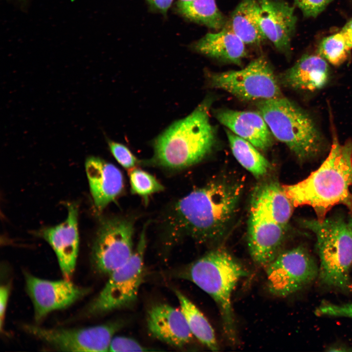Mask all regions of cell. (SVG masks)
<instances>
[{"mask_svg": "<svg viewBox=\"0 0 352 352\" xmlns=\"http://www.w3.org/2000/svg\"><path fill=\"white\" fill-rule=\"evenodd\" d=\"M85 168L95 207L101 211L122 193L123 176L115 165L94 156L87 158Z\"/></svg>", "mask_w": 352, "mask_h": 352, "instance_id": "e0dca14e", "label": "cell"}, {"mask_svg": "<svg viewBox=\"0 0 352 352\" xmlns=\"http://www.w3.org/2000/svg\"><path fill=\"white\" fill-rule=\"evenodd\" d=\"M226 27L245 44L258 45L266 39L260 24L258 0H242L231 13Z\"/></svg>", "mask_w": 352, "mask_h": 352, "instance_id": "7402d4cb", "label": "cell"}, {"mask_svg": "<svg viewBox=\"0 0 352 352\" xmlns=\"http://www.w3.org/2000/svg\"><path fill=\"white\" fill-rule=\"evenodd\" d=\"M285 229L260 211L250 208L247 244L256 265L265 269L281 252Z\"/></svg>", "mask_w": 352, "mask_h": 352, "instance_id": "4fadbf2b", "label": "cell"}, {"mask_svg": "<svg viewBox=\"0 0 352 352\" xmlns=\"http://www.w3.org/2000/svg\"><path fill=\"white\" fill-rule=\"evenodd\" d=\"M350 50L339 31L324 38L321 41L317 54L331 65L338 66L347 60Z\"/></svg>", "mask_w": 352, "mask_h": 352, "instance_id": "484cf974", "label": "cell"}, {"mask_svg": "<svg viewBox=\"0 0 352 352\" xmlns=\"http://www.w3.org/2000/svg\"><path fill=\"white\" fill-rule=\"evenodd\" d=\"M78 209L77 204H68L67 216L65 221L54 226L45 228L39 232L40 236L55 252L62 274L66 279L73 274L78 256Z\"/></svg>", "mask_w": 352, "mask_h": 352, "instance_id": "5bb4252c", "label": "cell"}, {"mask_svg": "<svg viewBox=\"0 0 352 352\" xmlns=\"http://www.w3.org/2000/svg\"><path fill=\"white\" fill-rule=\"evenodd\" d=\"M340 32L343 36L349 48L352 49V18L344 25Z\"/></svg>", "mask_w": 352, "mask_h": 352, "instance_id": "836d02e7", "label": "cell"}, {"mask_svg": "<svg viewBox=\"0 0 352 352\" xmlns=\"http://www.w3.org/2000/svg\"><path fill=\"white\" fill-rule=\"evenodd\" d=\"M147 326L153 337L176 347L185 346L194 336L180 308L165 303L155 304L149 309Z\"/></svg>", "mask_w": 352, "mask_h": 352, "instance_id": "2e32d148", "label": "cell"}, {"mask_svg": "<svg viewBox=\"0 0 352 352\" xmlns=\"http://www.w3.org/2000/svg\"><path fill=\"white\" fill-rule=\"evenodd\" d=\"M248 274L240 262L220 248L208 252L177 273L179 277L195 284L215 302L225 335L232 344L238 340L232 295L238 282Z\"/></svg>", "mask_w": 352, "mask_h": 352, "instance_id": "277c9868", "label": "cell"}, {"mask_svg": "<svg viewBox=\"0 0 352 352\" xmlns=\"http://www.w3.org/2000/svg\"><path fill=\"white\" fill-rule=\"evenodd\" d=\"M265 269L269 292L279 297L302 289L319 274V266L302 246L281 251Z\"/></svg>", "mask_w": 352, "mask_h": 352, "instance_id": "30bf717a", "label": "cell"}, {"mask_svg": "<svg viewBox=\"0 0 352 352\" xmlns=\"http://www.w3.org/2000/svg\"><path fill=\"white\" fill-rule=\"evenodd\" d=\"M226 133L232 153L239 163L256 178L264 176L271 168L268 160L248 141L230 130Z\"/></svg>", "mask_w": 352, "mask_h": 352, "instance_id": "d4e9b609", "label": "cell"}, {"mask_svg": "<svg viewBox=\"0 0 352 352\" xmlns=\"http://www.w3.org/2000/svg\"><path fill=\"white\" fill-rule=\"evenodd\" d=\"M108 144L113 157L123 167L128 170L135 167L137 159L127 146L109 139Z\"/></svg>", "mask_w": 352, "mask_h": 352, "instance_id": "83f0119b", "label": "cell"}, {"mask_svg": "<svg viewBox=\"0 0 352 352\" xmlns=\"http://www.w3.org/2000/svg\"><path fill=\"white\" fill-rule=\"evenodd\" d=\"M300 223L312 232L316 238V249L320 260L318 277L328 286L340 289L352 287L350 271L352 267V231L341 217L304 219Z\"/></svg>", "mask_w": 352, "mask_h": 352, "instance_id": "8992f818", "label": "cell"}, {"mask_svg": "<svg viewBox=\"0 0 352 352\" xmlns=\"http://www.w3.org/2000/svg\"><path fill=\"white\" fill-rule=\"evenodd\" d=\"M350 217L348 223L352 231V212L350 213Z\"/></svg>", "mask_w": 352, "mask_h": 352, "instance_id": "e575fe53", "label": "cell"}, {"mask_svg": "<svg viewBox=\"0 0 352 352\" xmlns=\"http://www.w3.org/2000/svg\"><path fill=\"white\" fill-rule=\"evenodd\" d=\"M181 1H188V0H179Z\"/></svg>", "mask_w": 352, "mask_h": 352, "instance_id": "8d00e7d4", "label": "cell"}, {"mask_svg": "<svg viewBox=\"0 0 352 352\" xmlns=\"http://www.w3.org/2000/svg\"><path fill=\"white\" fill-rule=\"evenodd\" d=\"M27 292L31 299L37 322L50 312L68 307L84 297L90 289L74 284L69 279L50 281L24 273Z\"/></svg>", "mask_w": 352, "mask_h": 352, "instance_id": "7c38bea8", "label": "cell"}, {"mask_svg": "<svg viewBox=\"0 0 352 352\" xmlns=\"http://www.w3.org/2000/svg\"><path fill=\"white\" fill-rule=\"evenodd\" d=\"M9 290V287L8 285L1 286L0 288V326L1 330L2 329L4 323Z\"/></svg>", "mask_w": 352, "mask_h": 352, "instance_id": "1f68e13d", "label": "cell"}, {"mask_svg": "<svg viewBox=\"0 0 352 352\" xmlns=\"http://www.w3.org/2000/svg\"><path fill=\"white\" fill-rule=\"evenodd\" d=\"M175 293L194 336L212 351L219 349L214 330L209 321L196 306L182 292L175 289Z\"/></svg>", "mask_w": 352, "mask_h": 352, "instance_id": "603a6c76", "label": "cell"}, {"mask_svg": "<svg viewBox=\"0 0 352 352\" xmlns=\"http://www.w3.org/2000/svg\"><path fill=\"white\" fill-rule=\"evenodd\" d=\"M333 0H294L295 5L307 18H315Z\"/></svg>", "mask_w": 352, "mask_h": 352, "instance_id": "4dcf8cb0", "label": "cell"}, {"mask_svg": "<svg viewBox=\"0 0 352 352\" xmlns=\"http://www.w3.org/2000/svg\"><path fill=\"white\" fill-rule=\"evenodd\" d=\"M176 7L177 12L186 19L214 29L222 28L226 23L215 0H178Z\"/></svg>", "mask_w": 352, "mask_h": 352, "instance_id": "cb8c5ba5", "label": "cell"}, {"mask_svg": "<svg viewBox=\"0 0 352 352\" xmlns=\"http://www.w3.org/2000/svg\"><path fill=\"white\" fill-rule=\"evenodd\" d=\"M155 351L140 344L136 340L125 336L113 337L111 340L110 352H148Z\"/></svg>", "mask_w": 352, "mask_h": 352, "instance_id": "f1b7e54d", "label": "cell"}, {"mask_svg": "<svg viewBox=\"0 0 352 352\" xmlns=\"http://www.w3.org/2000/svg\"><path fill=\"white\" fill-rule=\"evenodd\" d=\"M330 76L327 61L319 55H304L280 76L279 82L293 89L314 91L324 87Z\"/></svg>", "mask_w": 352, "mask_h": 352, "instance_id": "d6986e66", "label": "cell"}, {"mask_svg": "<svg viewBox=\"0 0 352 352\" xmlns=\"http://www.w3.org/2000/svg\"><path fill=\"white\" fill-rule=\"evenodd\" d=\"M256 106L272 135L301 162L316 157L323 151L324 139L313 120L292 101L280 96L258 101Z\"/></svg>", "mask_w": 352, "mask_h": 352, "instance_id": "5b68a950", "label": "cell"}, {"mask_svg": "<svg viewBox=\"0 0 352 352\" xmlns=\"http://www.w3.org/2000/svg\"><path fill=\"white\" fill-rule=\"evenodd\" d=\"M147 224L131 258L109 275L105 286L88 306L85 313L98 316L129 307L136 301L144 276Z\"/></svg>", "mask_w": 352, "mask_h": 352, "instance_id": "52a82bcc", "label": "cell"}, {"mask_svg": "<svg viewBox=\"0 0 352 352\" xmlns=\"http://www.w3.org/2000/svg\"><path fill=\"white\" fill-rule=\"evenodd\" d=\"M315 313L317 316L345 317L352 318V303L338 305L324 303L317 308Z\"/></svg>", "mask_w": 352, "mask_h": 352, "instance_id": "f546056e", "label": "cell"}, {"mask_svg": "<svg viewBox=\"0 0 352 352\" xmlns=\"http://www.w3.org/2000/svg\"><path fill=\"white\" fill-rule=\"evenodd\" d=\"M352 140L343 145L333 136L330 153L315 171L304 180L283 185L294 207L308 205L313 208L318 220L338 204L352 212Z\"/></svg>", "mask_w": 352, "mask_h": 352, "instance_id": "7a4b0ae2", "label": "cell"}, {"mask_svg": "<svg viewBox=\"0 0 352 352\" xmlns=\"http://www.w3.org/2000/svg\"><path fill=\"white\" fill-rule=\"evenodd\" d=\"M215 115L230 131L257 149L265 151L272 146V134L258 111L223 109L217 110Z\"/></svg>", "mask_w": 352, "mask_h": 352, "instance_id": "ac0fdd59", "label": "cell"}, {"mask_svg": "<svg viewBox=\"0 0 352 352\" xmlns=\"http://www.w3.org/2000/svg\"><path fill=\"white\" fill-rule=\"evenodd\" d=\"M245 44L231 30L224 26L219 32L206 34L194 44L193 47L207 56L240 65L246 55Z\"/></svg>", "mask_w": 352, "mask_h": 352, "instance_id": "44dd1931", "label": "cell"}, {"mask_svg": "<svg viewBox=\"0 0 352 352\" xmlns=\"http://www.w3.org/2000/svg\"><path fill=\"white\" fill-rule=\"evenodd\" d=\"M121 321L78 329H48L24 325V330L55 350L67 352H108Z\"/></svg>", "mask_w": 352, "mask_h": 352, "instance_id": "8fae6325", "label": "cell"}, {"mask_svg": "<svg viewBox=\"0 0 352 352\" xmlns=\"http://www.w3.org/2000/svg\"><path fill=\"white\" fill-rule=\"evenodd\" d=\"M293 207L283 186L277 182L259 184L252 194L251 208L260 211L285 228L290 219Z\"/></svg>", "mask_w": 352, "mask_h": 352, "instance_id": "ffe728a7", "label": "cell"}, {"mask_svg": "<svg viewBox=\"0 0 352 352\" xmlns=\"http://www.w3.org/2000/svg\"><path fill=\"white\" fill-rule=\"evenodd\" d=\"M14 0L17 2H19L20 3L22 4V3H25L27 2L28 0Z\"/></svg>", "mask_w": 352, "mask_h": 352, "instance_id": "d590c367", "label": "cell"}, {"mask_svg": "<svg viewBox=\"0 0 352 352\" xmlns=\"http://www.w3.org/2000/svg\"><path fill=\"white\" fill-rule=\"evenodd\" d=\"M133 222L121 217L102 219L93 243L91 260L99 273L109 275L131 258L133 245Z\"/></svg>", "mask_w": 352, "mask_h": 352, "instance_id": "9c48e42d", "label": "cell"}, {"mask_svg": "<svg viewBox=\"0 0 352 352\" xmlns=\"http://www.w3.org/2000/svg\"><path fill=\"white\" fill-rule=\"evenodd\" d=\"M260 24L266 38L279 50L290 49L297 18L294 8L283 0H258Z\"/></svg>", "mask_w": 352, "mask_h": 352, "instance_id": "9a60e30c", "label": "cell"}, {"mask_svg": "<svg viewBox=\"0 0 352 352\" xmlns=\"http://www.w3.org/2000/svg\"><path fill=\"white\" fill-rule=\"evenodd\" d=\"M129 179L132 193L144 198L164 190V186L154 176L140 169L129 170Z\"/></svg>", "mask_w": 352, "mask_h": 352, "instance_id": "4316f807", "label": "cell"}, {"mask_svg": "<svg viewBox=\"0 0 352 352\" xmlns=\"http://www.w3.org/2000/svg\"><path fill=\"white\" fill-rule=\"evenodd\" d=\"M243 184L220 177L180 199L174 209V223L180 232L201 242L219 239L234 216Z\"/></svg>", "mask_w": 352, "mask_h": 352, "instance_id": "6da1fadb", "label": "cell"}, {"mask_svg": "<svg viewBox=\"0 0 352 352\" xmlns=\"http://www.w3.org/2000/svg\"><path fill=\"white\" fill-rule=\"evenodd\" d=\"M150 7L163 15H166L173 0H146Z\"/></svg>", "mask_w": 352, "mask_h": 352, "instance_id": "d6a6232c", "label": "cell"}, {"mask_svg": "<svg viewBox=\"0 0 352 352\" xmlns=\"http://www.w3.org/2000/svg\"><path fill=\"white\" fill-rule=\"evenodd\" d=\"M212 87L244 100H263L282 96L279 81L268 62L259 57L240 70L210 75Z\"/></svg>", "mask_w": 352, "mask_h": 352, "instance_id": "ba28073f", "label": "cell"}, {"mask_svg": "<svg viewBox=\"0 0 352 352\" xmlns=\"http://www.w3.org/2000/svg\"><path fill=\"white\" fill-rule=\"evenodd\" d=\"M208 100L191 114L171 125L154 141L152 164L181 169L195 164L206 156L216 142V132L210 121Z\"/></svg>", "mask_w": 352, "mask_h": 352, "instance_id": "3957f363", "label": "cell"}]
</instances>
